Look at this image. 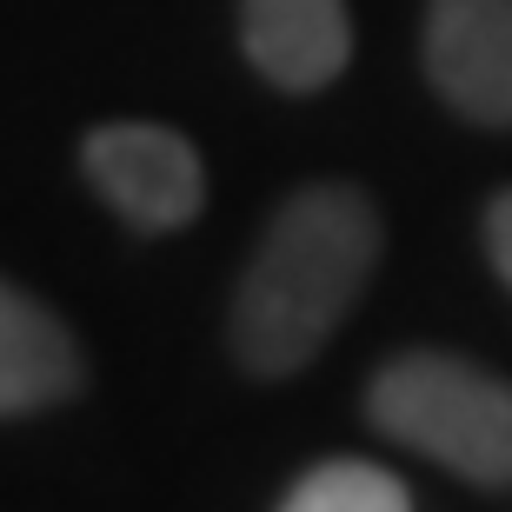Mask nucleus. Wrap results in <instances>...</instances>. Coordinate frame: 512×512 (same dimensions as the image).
Masks as SVG:
<instances>
[{
    "instance_id": "6e6552de",
    "label": "nucleus",
    "mask_w": 512,
    "mask_h": 512,
    "mask_svg": "<svg viewBox=\"0 0 512 512\" xmlns=\"http://www.w3.org/2000/svg\"><path fill=\"white\" fill-rule=\"evenodd\" d=\"M486 260H493V273L512 286V187L493 193V207H486Z\"/></svg>"
},
{
    "instance_id": "0eeeda50",
    "label": "nucleus",
    "mask_w": 512,
    "mask_h": 512,
    "mask_svg": "<svg viewBox=\"0 0 512 512\" xmlns=\"http://www.w3.org/2000/svg\"><path fill=\"white\" fill-rule=\"evenodd\" d=\"M280 512H413V493L373 459H326L286 486Z\"/></svg>"
},
{
    "instance_id": "7ed1b4c3",
    "label": "nucleus",
    "mask_w": 512,
    "mask_h": 512,
    "mask_svg": "<svg viewBox=\"0 0 512 512\" xmlns=\"http://www.w3.org/2000/svg\"><path fill=\"white\" fill-rule=\"evenodd\" d=\"M80 173L107 207L140 233H180L207 207V167L187 133L153 120H107L87 133Z\"/></svg>"
},
{
    "instance_id": "f03ea898",
    "label": "nucleus",
    "mask_w": 512,
    "mask_h": 512,
    "mask_svg": "<svg viewBox=\"0 0 512 512\" xmlns=\"http://www.w3.org/2000/svg\"><path fill=\"white\" fill-rule=\"evenodd\" d=\"M366 419L466 486H512V386L459 353H399L366 386Z\"/></svg>"
},
{
    "instance_id": "f257e3e1",
    "label": "nucleus",
    "mask_w": 512,
    "mask_h": 512,
    "mask_svg": "<svg viewBox=\"0 0 512 512\" xmlns=\"http://www.w3.org/2000/svg\"><path fill=\"white\" fill-rule=\"evenodd\" d=\"M380 240V207L360 187H346V180L300 187L266 220L260 247L233 286V360L253 380L300 373L366 293L373 266H380Z\"/></svg>"
},
{
    "instance_id": "20e7f679",
    "label": "nucleus",
    "mask_w": 512,
    "mask_h": 512,
    "mask_svg": "<svg viewBox=\"0 0 512 512\" xmlns=\"http://www.w3.org/2000/svg\"><path fill=\"white\" fill-rule=\"evenodd\" d=\"M419 54L453 114L512 127V0H426Z\"/></svg>"
},
{
    "instance_id": "39448f33",
    "label": "nucleus",
    "mask_w": 512,
    "mask_h": 512,
    "mask_svg": "<svg viewBox=\"0 0 512 512\" xmlns=\"http://www.w3.org/2000/svg\"><path fill=\"white\" fill-rule=\"evenodd\" d=\"M240 47L280 94H320L353 60L346 0H240Z\"/></svg>"
},
{
    "instance_id": "423d86ee",
    "label": "nucleus",
    "mask_w": 512,
    "mask_h": 512,
    "mask_svg": "<svg viewBox=\"0 0 512 512\" xmlns=\"http://www.w3.org/2000/svg\"><path fill=\"white\" fill-rule=\"evenodd\" d=\"M87 386V353L74 326L54 306H40L27 286L0 280V419H27Z\"/></svg>"
}]
</instances>
